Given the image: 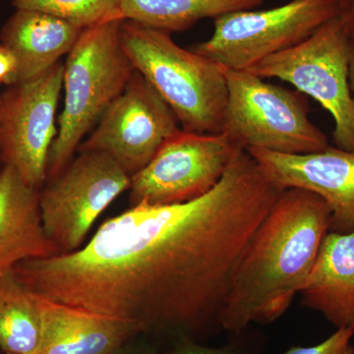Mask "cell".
<instances>
[{
    "mask_svg": "<svg viewBox=\"0 0 354 354\" xmlns=\"http://www.w3.org/2000/svg\"><path fill=\"white\" fill-rule=\"evenodd\" d=\"M330 225L332 213L320 197L283 190L235 268L221 329L239 333L281 318L304 288Z\"/></svg>",
    "mask_w": 354,
    "mask_h": 354,
    "instance_id": "7a4b0ae2",
    "label": "cell"
},
{
    "mask_svg": "<svg viewBox=\"0 0 354 354\" xmlns=\"http://www.w3.org/2000/svg\"><path fill=\"white\" fill-rule=\"evenodd\" d=\"M16 70L17 64L12 53L0 44V84H6L7 86L15 84Z\"/></svg>",
    "mask_w": 354,
    "mask_h": 354,
    "instance_id": "7402d4cb",
    "label": "cell"
},
{
    "mask_svg": "<svg viewBox=\"0 0 354 354\" xmlns=\"http://www.w3.org/2000/svg\"><path fill=\"white\" fill-rule=\"evenodd\" d=\"M41 190L25 183L12 167L0 169V274L31 259L57 256L46 236Z\"/></svg>",
    "mask_w": 354,
    "mask_h": 354,
    "instance_id": "5bb4252c",
    "label": "cell"
},
{
    "mask_svg": "<svg viewBox=\"0 0 354 354\" xmlns=\"http://www.w3.org/2000/svg\"><path fill=\"white\" fill-rule=\"evenodd\" d=\"M349 88L354 108V39L351 41V53H349Z\"/></svg>",
    "mask_w": 354,
    "mask_h": 354,
    "instance_id": "d4e9b609",
    "label": "cell"
},
{
    "mask_svg": "<svg viewBox=\"0 0 354 354\" xmlns=\"http://www.w3.org/2000/svg\"><path fill=\"white\" fill-rule=\"evenodd\" d=\"M120 39L135 70L169 104L181 129L221 133L227 88L221 65L181 48L171 32L133 21H122Z\"/></svg>",
    "mask_w": 354,
    "mask_h": 354,
    "instance_id": "3957f363",
    "label": "cell"
},
{
    "mask_svg": "<svg viewBox=\"0 0 354 354\" xmlns=\"http://www.w3.org/2000/svg\"><path fill=\"white\" fill-rule=\"evenodd\" d=\"M114 19L83 30L64 64V106L48 155L46 181L75 157L111 102L123 92L135 68L122 48Z\"/></svg>",
    "mask_w": 354,
    "mask_h": 354,
    "instance_id": "277c9868",
    "label": "cell"
},
{
    "mask_svg": "<svg viewBox=\"0 0 354 354\" xmlns=\"http://www.w3.org/2000/svg\"><path fill=\"white\" fill-rule=\"evenodd\" d=\"M131 177L106 153L79 152L46 181L39 207L46 236L57 255L82 248L102 212L129 189Z\"/></svg>",
    "mask_w": 354,
    "mask_h": 354,
    "instance_id": "ba28073f",
    "label": "cell"
},
{
    "mask_svg": "<svg viewBox=\"0 0 354 354\" xmlns=\"http://www.w3.org/2000/svg\"><path fill=\"white\" fill-rule=\"evenodd\" d=\"M353 335V330L342 328L316 346H295L283 354H354Z\"/></svg>",
    "mask_w": 354,
    "mask_h": 354,
    "instance_id": "ffe728a7",
    "label": "cell"
},
{
    "mask_svg": "<svg viewBox=\"0 0 354 354\" xmlns=\"http://www.w3.org/2000/svg\"><path fill=\"white\" fill-rule=\"evenodd\" d=\"M300 295L337 329L354 332V230L326 235Z\"/></svg>",
    "mask_w": 354,
    "mask_h": 354,
    "instance_id": "9a60e30c",
    "label": "cell"
},
{
    "mask_svg": "<svg viewBox=\"0 0 354 354\" xmlns=\"http://www.w3.org/2000/svg\"><path fill=\"white\" fill-rule=\"evenodd\" d=\"M283 190L243 150L207 194L133 206L75 252L24 261L13 272L32 292L139 333L205 332L220 326L235 268Z\"/></svg>",
    "mask_w": 354,
    "mask_h": 354,
    "instance_id": "6da1fadb",
    "label": "cell"
},
{
    "mask_svg": "<svg viewBox=\"0 0 354 354\" xmlns=\"http://www.w3.org/2000/svg\"><path fill=\"white\" fill-rule=\"evenodd\" d=\"M246 152L279 187L299 188L324 200L332 213L330 232L348 234L354 230V152L330 146L302 155L260 149Z\"/></svg>",
    "mask_w": 354,
    "mask_h": 354,
    "instance_id": "7c38bea8",
    "label": "cell"
},
{
    "mask_svg": "<svg viewBox=\"0 0 354 354\" xmlns=\"http://www.w3.org/2000/svg\"><path fill=\"white\" fill-rule=\"evenodd\" d=\"M32 295L41 319L38 354H115L139 334L120 319Z\"/></svg>",
    "mask_w": 354,
    "mask_h": 354,
    "instance_id": "4fadbf2b",
    "label": "cell"
},
{
    "mask_svg": "<svg viewBox=\"0 0 354 354\" xmlns=\"http://www.w3.org/2000/svg\"><path fill=\"white\" fill-rule=\"evenodd\" d=\"M64 64L9 86L0 97V158L36 189L46 183L48 155L57 135L55 113L64 88Z\"/></svg>",
    "mask_w": 354,
    "mask_h": 354,
    "instance_id": "8fae6325",
    "label": "cell"
},
{
    "mask_svg": "<svg viewBox=\"0 0 354 354\" xmlns=\"http://www.w3.org/2000/svg\"><path fill=\"white\" fill-rule=\"evenodd\" d=\"M178 123L169 104L135 70L127 87L102 114L77 153H106L132 177L181 129Z\"/></svg>",
    "mask_w": 354,
    "mask_h": 354,
    "instance_id": "30bf717a",
    "label": "cell"
},
{
    "mask_svg": "<svg viewBox=\"0 0 354 354\" xmlns=\"http://www.w3.org/2000/svg\"><path fill=\"white\" fill-rule=\"evenodd\" d=\"M265 0H120L123 20L167 32L187 31L199 21L253 10Z\"/></svg>",
    "mask_w": 354,
    "mask_h": 354,
    "instance_id": "e0dca14e",
    "label": "cell"
},
{
    "mask_svg": "<svg viewBox=\"0 0 354 354\" xmlns=\"http://www.w3.org/2000/svg\"><path fill=\"white\" fill-rule=\"evenodd\" d=\"M82 31L50 14L16 9L0 30V44L12 53L17 64L15 84L32 80L55 66Z\"/></svg>",
    "mask_w": 354,
    "mask_h": 354,
    "instance_id": "2e32d148",
    "label": "cell"
},
{
    "mask_svg": "<svg viewBox=\"0 0 354 354\" xmlns=\"http://www.w3.org/2000/svg\"><path fill=\"white\" fill-rule=\"evenodd\" d=\"M2 167H3V164H2L1 158H0V169H1Z\"/></svg>",
    "mask_w": 354,
    "mask_h": 354,
    "instance_id": "484cf974",
    "label": "cell"
},
{
    "mask_svg": "<svg viewBox=\"0 0 354 354\" xmlns=\"http://www.w3.org/2000/svg\"><path fill=\"white\" fill-rule=\"evenodd\" d=\"M351 41L339 16L321 26L301 43L265 58L247 71L263 79H281L316 100L334 118L335 147L354 152Z\"/></svg>",
    "mask_w": 354,
    "mask_h": 354,
    "instance_id": "8992f818",
    "label": "cell"
},
{
    "mask_svg": "<svg viewBox=\"0 0 354 354\" xmlns=\"http://www.w3.org/2000/svg\"><path fill=\"white\" fill-rule=\"evenodd\" d=\"M115 354H158V351L152 346L147 344H140L135 346L134 348H125L123 346Z\"/></svg>",
    "mask_w": 354,
    "mask_h": 354,
    "instance_id": "cb8c5ba5",
    "label": "cell"
},
{
    "mask_svg": "<svg viewBox=\"0 0 354 354\" xmlns=\"http://www.w3.org/2000/svg\"><path fill=\"white\" fill-rule=\"evenodd\" d=\"M41 319L36 299L13 270L0 274V348L6 354H38Z\"/></svg>",
    "mask_w": 354,
    "mask_h": 354,
    "instance_id": "ac0fdd59",
    "label": "cell"
},
{
    "mask_svg": "<svg viewBox=\"0 0 354 354\" xmlns=\"http://www.w3.org/2000/svg\"><path fill=\"white\" fill-rule=\"evenodd\" d=\"M225 133L180 129L162 144L151 162L131 177V207L181 204L207 194L241 152Z\"/></svg>",
    "mask_w": 354,
    "mask_h": 354,
    "instance_id": "9c48e42d",
    "label": "cell"
},
{
    "mask_svg": "<svg viewBox=\"0 0 354 354\" xmlns=\"http://www.w3.org/2000/svg\"><path fill=\"white\" fill-rule=\"evenodd\" d=\"M341 14L342 0H291L265 10L234 11L214 19L212 36L189 50L225 68L248 70Z\"/></svg>",
    "mask_w": 354,
    "mask_h": 354,
    "instance_id": "52a82bcc",
    "label": "cell"
},
{
    "mask_svg": "<svg viewBox=\"0 0 354 354\" xmlns=\"http://www.w3.org/2000/svg\"><path fill=\"white\" fill-rule=\"evenodd\" d=\"M169 354H239L236 349L225 346V348H209L201 346L191 339L188 335H183L176 342Z\"/></svg>",
    "mask_w": 354,
    "mask_h": 354,
    "instance_id": "44dd1931",
    "label": "cell"
},
{
    "mask_svg": "<svg viewBox=\"0 0 354 354\" xmlns=\"http://www.w3.org/2000/svg\"><path fill=\"white\" fill-rule=\"evenodd\" d=\"M223 71L227 102L221 132L239 148L302 155L330 146L327 136L309 120L301 95L247 70L223 67Z\"/></svg>",
    "mask_w": 354,
    "mask_h": 354,
    "instance_id": "5b68a950",
    "label": "cell"
},
{
    "mask_svg": "<svg viewBox=\"0 0 354 354\" xmlns=\"http://www.w3.org/2000/svg\"><path fill=\"white\" fill-rule=\"evenodd\" d=\"M341 17L349 36L354 39V0H342Z\"/></svg>",
    "mask_w": 354,
    "mask_h": 354,
    "instance_id": "603a6c76",
    "label": "cell"
},
{
    "mask_svg": "<svg viewBox=\"0 0 354 354\" xmlns=\"http://www.w3.org/2000/svg\"><path fill=\"white\" fill-rule=\"evenodd\" d=\"M12 6L50 14L81 30L122 19L120 0H12Z\"/></svg>",
    "mask_w": 354,
    "mask_h": 354,
    "instance_id": "d6986e66",
    "label": "cell"
}]
</instances>
